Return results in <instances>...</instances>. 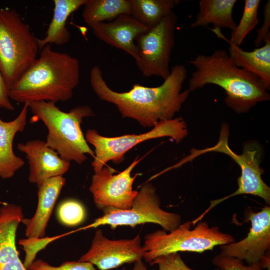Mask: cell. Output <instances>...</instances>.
<instances>
[{
    "instance_id": "17",
    "label": "cell",
    "mask_w": 270,
    "mask_h": 270,
    "mask_svg": "<svg viewBox=\"0 0 270 270\" xmlns=\"http://www.w3.org/2000/svg\"><path fill=\"white\" fill-rule=\"evenodd\" d=\"M66 182L62 176L52 177L36 184L38 204L36 212L30 218L22 222L26 226L27 238H41L46 234V229L56 202Z\"/></svg>"
},
{
    "instance_id": "26",
    "label": "cell",
    "mask_w": 270,
    "mask_h": 270,
    "mask_svg": "<svg viewBox=\"0 0 270 270\" xmlns=\"http://www.w3.org/2000/svg\"><path fill=\"white\" fill-rule=\"evenodd\" d=\"M60 236L26 238L20 240L19 241V244L23 247L26 254L23 262L24 266L28 269L35 260L37 253L44 248L48 244Z\"/></svg>"
},
{
    "instance_id": "29",
    "label": "cell",
    "mask_w": 270,
    "mask_h": 270,
    "mask_svg": "<svg viewBox=\"0 0 270 270\" xmlns=\"http://www.w3.org/2000/svg\"><path fill=\"white\" fill-rule=\"evenodd\" d=\"M158 265V270H196L188 267L183 261L179 252L160 256L150 264ZM213 270H220L218 268Z\"/></svg>"
},
{
    "instance_id": "15",
    "label": "cell",
    "mask_w": 270,
    "mask_h": 270,
    "mask_svg": "<svg viewBox=\"0 0 270 270\" xmlns=\"http://www.w3.org/2000/svg\"><path fill=\"white\" fill-rule=\"evenodd\" d=\"M91 28L97 38L124 51L136 62L138 59L136 40L150 29L128 14L120 15L110 22L98 23Z\"/></svg>"
},
{
    "instance_id": "2",
    "label": "cell",
    "mask_w": 270,
    "mask_h": 270,
    "mask_svg": "<svg viewBox=\"0 0 270 270\" xmlns=\"http://www.w3.org/2000/svg\"><path fill=\"white\" fill-rule=\"evenodd\" d=\"M190 63L195 70L189 80L188 90L194 91L209 84L218 86L226 92V106L238 114L246 113L258 103L270 98L262 81L238 66L226 50L198 54Z\"/></svg>"
},
{
    "instance_id": "9",
    "label": "cell",
    "mask_w": 270,
    "mask_h": 270,
    "mask_svg": "<svg viewBox=\"0 0 270 270\" xmlns=\"http://www.w3.org/2000/svg\"><path fill=\"white\" fill-rule=\"evenodd\" d=\"M160 205V199L156 188L151 184L146 183L138 191L130 208H106L102 210V216L78 230L104 225H109L112 228L122 226L134 228L146 223L158 224L168 232L178 228L181 224V216L162 210Z\"/></svg>"
},
{
    "instance_id": "13",
    "label": "cell",
    "mask_w": 270,
    "mask_h": 270,
    "mask_svg": "<svg viewBox=\"0 0 270 270\" xmlns=\"http://www.w3.org/2000/svg\"><path fill=\"white\" fill-rule=\"evenodd\" d=\"M144 254L140 234L133 238L112 240L98 230L90 249L78 260L90 262L100 270H109L142 260Z\"/></svg>"
},
{
    "instance_id": "3",
    "label": "cell",
    "mask_w": 270,
    "mask_h": 270,
    "mask_svg": "<svg viewBox=\"0 0 270 270\" xmlns=\"http://www.w3.org/2000/svg\"><path fill=\"white\" fill-rule=\"evenodd\" d=\"M80 78L78 60L67 53L56 52L48 44L10 88L8 95L10 100L24 104L65 102L72 98Z\"/></svg>"
},
{
    "instance_id": "1",
    "label": "cell",
    "mask_w": 270,
    "mask_h": 270,
    "mask_svg": "<svg viewBox=\"0 0 270 270\" xmlns=\"http://www.w3.org/2000/svg\"><path fill=\"white\" fill-rule=\"evenodd\" d=\"M186 78L184 66L176 64L160 86L136 84L121 92L109 88L98 66H94L90 74L91 86L100 100L114 104L122 117L134 119L144 128H154L161 120L172 119L180 110L190 92L188 89L182 91Z\"/></svg>"
},
{
    "instance_id": "27",
    "label": "cell",
    "mask_w": 270,
    "mask_h": 270,
    "mask_svg": "<svg viewBox=\"0 0 270 270\" xmlns=\"http://www.w3.org/2000/svg\"><path fill=\"white\" fill-rule=\"evenodd\" d=\"M28 270H100L88 262H65L58 266H52L42 260H34Z\"/></svg>"
},
{
    "instance_id": "14",
    "label": "cell",
    "mask_w": 270,
    "mask_h": 270,
    "mask_svg": "<svg viewBox=\"0 0 270 270\" xmlns=\"http://www.w3.org/2000/svg\"><path fill=\"white\" fill-rule=\"evenodd\" d=\"M18 150L26 154L29 164L28 180L36 184L55 176H62L69 170L70 162L40 140H30L18 144Z\"/></svg>"
},
{
    "instance_id": "31",
    "label": "cell",
    "mask_w": 270,
    "mask_h": 270,
    "mask_svg": "<svg viewBox=\"0 0 270 270\" xmlns=\"http://www.w3.org/2000/svg\"><path fill=\"white\" fill-rule=\"evenodd\" d=\"M8 91V88L0 72V108L13 110L14 108L10 102Z\"/></svg>"
},
{
    "instance_id": "8",
    "label": "cell",
    "mask_w": 270,
    "mask_h": 270,
    "mask_svg": "<svg viewBox=\"0 0 270 270\" xmlns=\"http://www.w3.org/2000/svg\"><path fill=\"white\" fill-rule=\"evenodd\" d=\"M188 134L187 125L182 117L159 122L145 133L128 134L114 137L101 136L94 129L87 130L85 138L94 148L92 163L94 173L100 171L106 163L121 162L126 153L137 144L149 140L170 137L176 143L180 142Z\"/></svg>"
},
{
    "instance_id": "6",
    "label": "cell",
    "mask_w": 270,
    "mask_h": 270,
    "mask_svg": "<svg viewBox=\"0 0 270 270\" xmlns=\"http://www.w3.org/2000/svg\"><path fill=\"white\" fill-rule=\"evenodd\" d=\"M192 225L186 221L168 233L159 230L146 234L142 246L146 262L150 264L160 256L175 252L201 253L235 242L232 235L221 232L218 226L210 227L208 223L200 222L190 230Z\"/></svg>"
},
{
    "instance_id": "23",
    "label": "cell",
    "mask_w": 270,
    "mask_h": 270,
    "mask_svg": "<svg viewBox=\"0 0 270 270\" xmlns=\"http://www.w3.org/2000/svg\"><path fill=\"white\" fill-rule=\"evenodd\" d=\"M130 15L150 28L172 11L177 0H130Z\"/></svg>"
},
{
    "instance_id": "18",
    "label": "cell",
    "mask_w": 270,
    "mask_h": 270,
    "mask_svg": "<svg viewBox=\"0 0 270 270\" xmlns=\"http://www.w3.org/2000/svg\"><path fill=\"white\" fill-rule=\"evenodd\" d=\"M218 38L229 44L228 54L234 63L239 68L256 76L263 83L267 90H270V38L265 40L261 47L248 52L229 41L220 28H210Z\"/></svg>"
},
{
    "instance_id": "32",
    "label": "cell",
    "mask_w": 270,
    "mask_h": 270,
    "mask_svg": "<svg viewBox=\"0 0 270 270\" xmlns=\"http://www.w3.org/2000/svg\"><path fill=\"white\" fill-rule=\"evenodd\" d=\"M122 270H127L125 268H124ZM132 270H148L144 264L142 260H140L134 262V267Z\"/></svg>"
},
{
    "instance_id": "10",
    "label": "cell",
    "mask_w": 270,
    "mask_h": 270,
    "mask_svg": "<svg viewBox=\"0 0 270 270\" xmlns=\"http://www.w3.org/2000/svg\"><path fill=\"white\" fill-rule=\"evenodd\" d=\"M178 17L172 10L157 25L138 36L136 64L143 76L166 79L170 73V56L175 44Z\"/></svg>"
},
{
    "instance_id": "16",
    "label": "cell",
    "mask_w": 270,
    "mask_h": 270,
    "mask_svg": "<svg viewBox=\"0 0 270 270\" xmlns=\"http://www.w3.org/2000/svg\"><path fill=\"white\" fill-rule=\"evenodd\" d=\"M23 218L20 206L6 204L0 208V270H28L20 260L16 244V230Z\"/></svg>"
},
{
    "instance_id": "4",
    "label": "cell",
    "mask_w": 270,
    "mask_h": 270,
    "mask_svg": "<svg viewBox=\"0 0 270 270\" xmlns=\"http://www.w3.org/2000/svg\"><path fill=\"white\" fill-rule=\"evenodd\" d=\"M29 108L48 129L46 144L62 158L82 164L87 159L86 154L94 158V152L88 144L81 128L84 118L95 115L90 107L80 106L64 112L54 102L41 101L30 102Z\"/></svg>"
},
{
    "instance_id": "22",
    "label": "cell",
    "mask_w": 270,
    "mask_h": 270,
    "mask_svg": "<svg viewBox=\"0 0 270 270\" xmlns=\"http://www.w3.org/2000/svg\"><path fill=\"white\" fill-rule=\"evenodd\" d=\"M83 6L82 18L90 28L124 14L130 15V0H87Z\"/></svg>"
},
{
    "instance_id": "24",
    "label": "cell",
    "mask_w": 270,
    "mask_h": 270,
    "mask_svg": "<svg viewBox=\"0 0 270 270\" xmlns=\"http://www.w3.org/2000/svg\"><path fill=\"white\" fill-rule=\"evenodd\" d=\"M260 0H244V6L241 18L232 31L230 42L240 46L242 44L248 34L258 24V10Z\"/></svg>"
},
{
    "instance_id": "5",
    "label": "cell",
    "mask_w": 270,
    "mask_h": 270,
    "mask_svg": "<svg viewBox=\"0 0 270 270\" xmlns=\"http://www.w3.org/2000/svg\"><path fill=\"white\" fill-rule=\"evenodd\" d=\"M38 38L14 10L0 8V72L10 88L37 58Z\"/></svg>"
},
{
    "instance_id": "20",
    "label": "cell",
    "mask_w": 270,
    "mask_h": 270,
    "mask_svg": "<svg viewBox=\"0 0 270 270\" xmlns=\"http://www.w3.org/2000/svg\"><path fill=\"white\" fill-rule=\"evenodd\" d=\"M87 0H54L53 16L48 26L46 36L38 38L40 50L45 46H62L68 43L70 33L66 26L69 16L83 6Z\"/></svg>"
},
{
    "instance_id": "19",
    "label": "cell",
    "mask_w": 270,
    "mask_h": 270,
    "mask_svg": "<svg viewBox=\"0 0 270 270\" xmlns=\"http://www.w3.org/2000/svg\"><path fill=\"white\" fill-rule=\"evenodd\" d=\"M29 104H24L13 120L4 122L0 118V177L3 179L12 177L24 164V160L14 154L12 143L16 133L24 130Z\"/></svg>"
},
{
    "instance_id": "21",
    "label": "cell",
    "mask_w": 270,
    "mask_h": 270,
    "mask_svg": "<svg viewBox=\"0 0 270 270\" xmlns=\"http://www.w3.org/2000/svg\"><path fill=\"white\" fill-rule=\"evenodd\" d=\"M236 2V0H200L198 12L190 27H205L212 24L214 28H226L232 31L236 25L233 18Z\"/></svg>"
},
{
    "instance_id": "12",
    "label": "cell",
    "mask_w": 270,
    "mask_h": 270,
    "mask_svg": "<svg viewBox=\"0 0 270 270\" xmlns=\"http://www.w3.org/2000/svg\"><path fill=\"white\" fill-rule=\"evenodd\" d=\"M142 160L138 156L125 170L114 174L115 170L104 166L92 178L90 190L96 206L102 210L109 208L118 209L130 208L138 191L132 189V184L138 174L132 176V170Z\"/></svg>"
},
{
    "instance_id": "11",
    "label": "cell",
    "mask_w": 270,
    "mask_h": 270,
    "mask_svg": "<svg viewBox=\"0 0 270 270\" xmlns=\"http://www.w3.org/2000/svg\"><path fill=\"white\" fill-rule=\"evenodd\" d=\"M246 220L251 223L247 236L242 240L220 246V254L245 261L248 265L260 264L262 269H270V207L265 206L256 212H245Z\"/></svg>"
},
{
    "instance_id": "30",
    "label": "cell",
    "mask_w": 270,
    "mask_h": 270,
    "mask_svg": "<svg viewBox=\"0 0 270 270\" xmlns=\"http://www.w3.org/2000/svg\"><path fill=\"white\" fill-rule=\"evenodd\" d=\"M270 1L266 3L264 8V20L262 26L257 30V35L254 42L258 48L266 40L270 38Z\"/></svg>"
},
{
    "instance_id": "25",
    "label": "cell",
    "mask_w": 270,
    "mask_h": 270,
    "mask_svg": "<svg viewBox=\"0 0 270 270\" xmlns=\"http://www.w3.org/2000/svg\"><path fill=\"white\" fill-rule=\"evenodd\" d=\"M58 220L67 226H74L82 222L86 217V211L82 204L74 200L63 202L58 210Z\"/></svg>"
},
{
    "instance_id": "7",
    "label": "cell",
    "mask_w": 270,
    "mask_h": 270,
    "mask_svg": "<svg viewBox=\"0 0 270 270\" xmlns=\"http://www.w3.org/2000/svg\"><path fill=\"white\" fill-rule=\"evenodd\" d=\"M229 126L228 124L221 126L218 142L214 146L203 150L192 148L190 154L172 166L176 168L186 162H191L197 156L210 152L222 153L230 156L240 166L241 175L238 180V188L232 194L220 199L210 200L207 210L210 211L221 202L234 196L240 194H252L262 198L270 203V188L262 180L264 170L260 166V152L256 146L252 144L244 146L240 154L234 152L228 145Z\"/></svg>"
},
{
    "instance_id": "28",
    "label": "cell",
    "mask_w": 270,
    "mask_h": 270,
    "mask_svg": "<svg viewBox=\"0 0 270 270\" xmlns=\"http://www.w3.org/2000/svg\"><path fill=\"white\" fill-rule=\"evenodd\" d=\"M212 262L220 270H262L260 264L246 266L240 260L220 254L215 256Z\"/></svg>"
}]
</instances>
